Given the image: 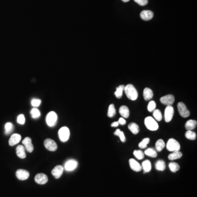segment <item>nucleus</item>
<instances>
[{"instance_id": "obj_1", "label": "nucleus", "mask_w": 197, "mask_h": 197, "mask_svg": "<svg viewBox=\"0 0 197 197\" xmlns=\"http://www.w3.org/2000/svg\"><path fill=\"white\" fill-rule=\"evenodd\" d=\"M125 93L126 94L127 97L130 100L134 101L137 99L138 97V93L134 85L129 84L126 85L124 88Z\"/></svg>"}, {"instance_id": "obj_2", "label": "nucleus", "mask_w": 197, "mask_h": 197, "mask_svg": "<svg viewBox=\"0 0 197 197\" xmlns=\"http://www.w3.org/2000/svg\"><path fill=\"white\" fill-rule=\"evenodd\" d=\"M145 124L147 129L151 131H156L159 128L158 124L152 117H147L145 119Z\"/></svg>"}, {"instance_id": "obj_3", "label": "nucleus", "mask_w": 197, "mask_h": 197, "mask_svg": "<svg viewBox=\"0 0 197 197\" xmlns=\"http://www.w3.org/2000/svg\"><path fill=\"white\" fill-rule=\"evenodd\" d=\"M167 148L169 151L170 152L179 151L180 150V145L179 142L174 138H170L167 142Z\"/></svg>"}, {"instance_id": "obj_4", "label": "nucleus", "mask_w": 197, "mask_h": 197, "mask_svg": "<svg viewBox=\"0 0 197 197\" xmlns=\"http://www.w3.org/2000/svg\"><path fill=\"white\" fill-rule=\"evenodd\" d=\"M58 134H59L60 140L62 142H65L68 141V138H70V130L68 127H62L59 129Z\"/></svg>"}, {"instance_id": "obj_5", "label": "nucleus", "mask_w": 197, "mask_h": 197, "mask_svg": "<svg viewBox=\"0 0 197 197\" xmlns=\"http://www.w3.org/2000/svg\"><path fill=\"white\" fill-rule=\"evenodd\" d=\"M58 120V116L56 113L54 111L49 112L46 117V123L49 127H52L56 126Z\"/></svg>"}, {"instance_id": "obj_6", "label": "nucleus", "mask_w": 197, "mask_h": 197, "mask_svg": "<svg viewBox=\"0 0 197 197\" xmlns=\"http://www.w3.org/2000/svg\"><path fill=\"white\" fill-rule=\"evenodd\" d=\"M174 113V109L171 105L167 106L165 108L164 112L165 121L167 123L170 122L173 117Z\"/></svg>"}, {"instance_id": "obj_7", "label": "nucleus", "mask_w": 197, "mask_h": 197, "mask_svg": "<svg viewBox=\"0 0 197 197\" xmlns=\"http://www.w3.org/2000/svg\"><path fill=\"white\" fill-rule=\"evenodd\" d=\"M177 109L179 112L180 115L183 118L188 117L190 115V112L186 107L185 103L180 102L177 104Z\"/></svg>"}, {"instance_id": "obj_8", "label": "nucleus", "mask_w": 197, "mask_h": 197, "mask_svg": "<svg viewBox=\"0 0 197 197\" xmlns=\"http://www.w3.org/2000/svg\"><path fill=\"white\" fill-rule=\"evenodd\" d=\"M44 145L47 150L50 151H55L57 150L58 148L56 142L50 138L46 139L44 141Z\"/></svg>"}, {"instance_id": "obj_9", "label": "nucleus", "mask_w": 197, "mask_h": 197, "mask_svg": "<svg viewBox=\"0 0 197 197\" xmlns=\"http://www.w3.org/2000/svg\"><path fill=\"white\" fill-rule=\"evenodd\" d=\"M160 101L163 104L166 105L167 106H169V105H171L172 104H173L174 101H175V98L173 95L169 94V95H165L164 97H161L160 99Z\"/></svg>"}, {"instance_id": "obj_10", "label": "nucleus", "mask_w": 197, "mask_h": 197, "mask_svg": "<svg viewBox=\"0 0 197 197\" xmlns=\"http://www.w3.org/2000/svg\"><path fill=\"white\" fill-rule=\"evenodd\" d=\"M78 163L75 159H70L65 164V169L68 171H71L76 169Z\"/></svg>"}, {"instance_id": "obj_11", "label": "nucleus", "mask_w": 197, "mask_h": 197, "mask_svg": "<svg viewBox=\"0 0 197 197\" xmlns=\"http://www.w3.org/2000/svg\"><path fill=\"white\" fill-rule=\"evenodd\" d=\"M48 177L46 174L43 173H40L37 174L35 177V181L36 183L39 185H44L48 182Z\"/></svg>"}, {"instance_id": "obj_12", "label": "nucleus", "mask_w": 197, "mask_h": 197, "mask_svg": "<svg viewBox=\"0 0 197 197\" xmlns=\"http://www.w3.org/2000/svg\"><path fill=\"white\" fill-rule=\"evenodd\" d=\"M22 143L24 146L25 149H26L27 152L31 153L33 151V146L31 142V139L30 138H25L24 139L23 141H22Z\"/></svg>"}, {"instance_id": "obj_13", "label": "nucleus", "mask_w": 197, "mask_h": 197, "mask_svg": "<svg viewBox=\"0 0 197 197\" xmlns=\"http://www.w3.org/2000/svg\"><path fill=\"white\" fill-rule=\"evenodd\" d=\"M29 173L24 169H19L16 172V176L18 179L23 181L27 179L29 177Z\"/></svg>"}, {"instance_id": "obj_14", "label": "nucleus", "mask_w": 197, "mask_h": 197, "mask_svg": "<svg viewBox=\"0 0 197 197\" xmlns=\"http://www.w3.org/2000/svg\"><path fill=\"white\" fill-rule=\"evenodd\" d=\"M64 171V168L62 165H57L52 171V174L56 179H59Z\"/></svg>"}, {"instance_id": "obj_15", "label": "nucleus", "mask_w": 197, "mask_h": 197, "mask_svg": "<svg viewBox=\"0 0 197 197\" xmlns=\"http://www.w3.org/2000/svg\"><path fill=\"white\" fill-rule=\"evenodd\" d=\"M153 13L151 11H143L140 13V17L142 20L148 21L151 20L153 17Z\"/></svg>"}, {"instance_id": "obj_16", "label": "nucleus", "mask_w": 197, "mask_h": 197, "mask_svg": "<svg viewBox=\"0 0 197 197\" xmlns=\"http://www.w3.org/2000/svg\"><path fill=\"white\" fill-rule=\"evenodd\" d=\"M130 167L132 170L136 172H139L142 170V167L138 162L136 161L135 159H130L129 160Z\"/></svg>"}, {"instance_id": "obj_17", "label": "nucleus", "mask_w": 197, "mask_h": 197, "mask_svg": "<svg viewBox=\"0 0 197 197\" xmlns=\"http://www.w3.org/2000/svg\"><path fill=\"white\" fill-rule=\"evenodd\" d=\"M21 136L20 134H13L9 140V144L11 146H13L18 144L21 140Z\"/></svg>"}, {"instance_id": "obj_18", "label": "nucleus", "mask_w": 197, "mask_h": 197, "mask_svg": "<svg viewBox=\"0 0 197 197\" xmlns=\"http://www.w3.org/2000/svg\"><path fill=\"white\" fill-rule=\"evenodd\" d=\"M17 155L21 159H24L26 157V153L25 152V147L23 145H19L16 148Z\"/></svg>"}, {"instance_id": "obj_19", "label": "nucleus", "mask_w": 197, "mask_h": 197, "mask_svg": "<svg viewBox=\"0 0 197 197\" xmlns=\"http://www.w3.org/2000/svg\"><path fill=\"white\" fill-rule=\"evenodd\" d=\"M119 114L123 117V118H128L129 116V110L127 106H121V107L119 108Z\"/></svg>"}, {"instance_id": "obj_20", "label": "nucleus", "mask_w": 197, "mask_h": 197, "mask_svg": "<svg viewBox=\"0 0 197 197\" xmlns=\"http://www.w3.org/2000/svg\"><path fill=\"white\" fill-rule=\"evenodd\" d=\"M197 122L195 120H188L185 124V128L187 130H192L197 127Z\"/></svg>"}, {"instance_id": "obj_21", "label": "nucleus", "mask_w": 197, "mask_h": 197, "mask_svg": "<svg viewBox=\"0 0 197 197\" xmlns=\"http://www.w3.org/2000/svg\"><path fill=\"white\" fill-rule=\"evenodd\" d=\"M153 96V91L148 88H146L144 90V97L146 101L150 100L152 99Z\"/></svg>"}, {"instance_id": "obj_22", "label": "nucleus", "mask_w": 197, "mask_h": 197, "mask_svg": "<svg viewBox=\"0 0 197 197\" xmlns=\"http://www.w3.org/2000/svg\"><path fill=\"white\" fill-rule=\"evenodd\" d=\"M183 156V153L180 151H176L173 152V153H170L168 156V159L170 160H174L176 159H180Z\"/></svg>"}, {"instance_id": "obj_23", "label": "nucleus", "mask_w": 197, "mask_h": 197, "mask_svg": "<svg viewBox=\"0 0 197 197\" xmlns=\"http://www.w3.org/2000/svg\"><path fill=\"white\" fill-rule=\"evenodd\" d=\"M142 168L144 171V173H148L152 169V166H151V163L149 160H146L144 162L142 163Z\"/></svg>"}, {"instance_id": "obj_24", "label": "nucleus", "mask_w": 197, "mask_h": 197, "mask_svg": "<svg viewBox=\"0 0 197 197\" xmlns=\"http://www.w3.org/2000/svg\"><path fill=\"white\" fill-rule=\"evenodd\" d=\"M128 129L134 134H137L139 132V127L135 123H131L128 126Z\"/></svg>"}, {"instance_id": "obj_25", "label": "nucleus", "mask_w": 197, "mask_h": 197, "mask_svg": "<svg viewBox=\"0 0 197 197\" xmlns=\"http://www.w3.org/2000/svg\"><path fill=\"white\" fill-rule=\"evenodd\" d=\"M155 168L157 170L164 171L166 168L165 163L162 160H159L156 162L155 164Z\"/></svg>"}, {"instance_id": "obj_26", "label": "nucleus", "mask_w": 197, "mask_h": 197, "mask_svg": "<svg viewBox=\"0 0 197 197\" xmlns=\"http://www.w3.org/2000/svg\"><path fill=\"white\" fill-rule=\"evenodd\" d=\"M125 86L124 85H119L116 88V91L115 92V95L116 97L118 99H120L122 97L123 93L124 91Z\"/></svg>"}, {"instance_id": "obj_27", "label": "nucleus", "mask_w": 197, "mask_h": 197, "mask_svg": "<svg viewBox=\"0 0 197 197\" xmlns=\"http://www.w3.org/2000/svg\"><path fill=\"white\" fill-rule=\"evenodd\" d=\"M165 146V144L164 141L162 139H159L158 141L156 142L155 144V147H156V150L158 152H160L163 150V149L164 148Z\"/></svg>"}, {"instance_id": "obj_28", "label": "nucleus", "mask_w": 197, "mask_h": 197, "mask_svg": "<svg viewBox=\"0 0 197 197\" xmlns=\"http://www.w3.org/2000/svg\"><path fill=\"white\" fill-rule=\"evenodd\" d=\"M144 154H146V156H149V157H152V158H156L157 156V152L156 150L152 148H149L146 150H145Z\"/></svg>"}, {"instance_id": "obj_29", "label": "nucleus", "mask_w": 197, "mask_h": 197, "mask_svg": "<svg viewBox=\"0 0 197 197\" xmlns=\"http://www.w3.org/2000/svg\"><path fill=\"white\" fill-rule=\"evenodd\" d=\"M185 137L188 140H194L196 139L197 138V134L194 132H192V130H187L185 133Z\"/></svg>"}, {"instance_id": "obj_30", "label": "nucleus", "mask_w": 197, "mask_h": 197, "mask_svg": "<svg viewBox=\"0 0 197 197\" xmlns=\"http://www.w3.org/2000/svg\"><path fill=\"white\" fill-rule=\"evenodd\" d=\"M169 167L170 170L173 173H176L177 171L179 170L180 165L179 164L175 162H171L169 164Z\"/></svg>"}, {"instance_id": "obj_31", "label": "nucleus", "mask_w": 197, "mask_h": 197, "mask_svg": "<svg viewBox=\"0 0 197 197\" xmlns=\"http://www.w3.org/2000/svg\"><path fill=\"white\" fill-rule=\"evenodd\" d=\"M5 134L6 135H9L13 132L14 129V126L13 124L10 122H8L5 124Z\"/></svg>"}, {"instance_id": "obj_32", "label": "nucleus", "mask_w": 197, "mask_h": 197, "mask_svg": "<svg viewBox=\"0 0 197 197\" xmlns=\"http://www.w3.org/2000/svg\"><path fill=\"white\" fill-rule=\"evenodd\" d=\"M116 113V111L115 109V106L113 104H111L109 106V110H108V113H107V116L110 118L113 117L115 116Z\"/></svg>"}, {"instance_id": "obj_33", "label": "nucleus", "mask_w": 197, "mask_h": 197, "mask_svg": "<svg viewBox=\"0 0 197 197\" xmlns=\"http://www.w3.org/2000/svg\"><path fill=\"white\" fill-rule=\"evenodd\" d=\"M153 115L154 118L157 121H160L162 119V113L158 109H155L153 111Z\"/></svg>"}, {"instance_id": "obj_34", "label": "nucleus", "mask_w": 197, "mask_h": 197, "mask_svg": "<svg viewBox=\"0 0 197 197\" xmlns=\"http://www.w3.org/2000/svg\"><path fill=\"white\" fill-rule=\"evenodd\" d=\"M114 135L116 136H118L122 142H124L126 141V137H125V135L124 134V132H122L121 130L119 129L116 130L114 132Z\"/></svg>"}, {"instance_id": "obj_35", "label": "nucleus", "mask_w": 197, "mask_h": 197, "mask_svg": "<svg viewBox=\"0 0 197 197\" xmlns=\"http://www.w3.org/2000/svg\"><path fill=\"white\" fill-rule=\"evenodd\" d=\"M133 154L135 156L137 159L139 160L144 159V153L141 150H135L133 152Z\"/></svg>"}, {"instance_id": "obj_36", "label": "nucleus", "mask_w": 197, "mask_h": 197, "mask_svg": "<svg viewBox=\"0 0 197 197\" xmlns=\"http://www.w3.org/2000/svg\"><path fill=\"white\" fill-rule=\"evenodd\" d=\"M150 141V140L149 138H144L142 141H141V142L139 143L138 147H140L141 149H144L147 147V145L148 144Z\"/></svg>"}, {"instance_id": "obj_37", "label": "nucleus", "mask_w": 197, "mask_h": 197, "mask_svg": "<svg viewBox=\"0 0 197 197\" xmlns=\"http://www.w3.org/2000/svg\"><path fill=\"white\" fill-rule=\"evenodd\" d=\"M30 113L32 116L33 118H37L39 117L41 115V113L40 112V111L38 110V109L36 108H33V109L31 110V111H30Z\"/></svg>"}, {"instance_id": "obj_38", "label": "nucleus", "mask_w": 197, "mask_h": 197, "mask_svg": "<svg viewBox=\"0 0 197 197\" xmlns=\"http://www.w3.org/2000/svg\"><path fill=\"white\" fill-rule=\"evenodd\" d=\"M156 103L154 101H151L147 106V109L149 112H153L156 109Z\"/></svg>"}, {"instance_id": "obj_39", "label": "nucleus", "mask_w": 197, "mask_h": 197, "mask_svg": "<svg viewBox=\"0 0 197 197\" xmlns=\"http://www.w3.org/2000/svg\"><path fill=\"white\" fill-rule=\"evenodd\" d=\"M41 103V100L40 99H33L31 101V105L32 106L35 107H37L40 105V104Z\"/></svg>"}, {"instance_id": "obj_40", "label": "nucleus", "mask_w": 197, "mask_h": 197, "mask_svg": "<svg viewBox=\"0 0 197 197\" xmlns=\"http://www.w3.org/2000/svg\"><path fill=\"white\" fill-rule=\"evenodd\" d=\"M17 122H18V123L20 124H24L25 123V118L23 114H21L18 116V118H17Z\"/></svg>"}, {"instance_id": "obj_41", "label": "nucleus", "mask_w": 197, "mask_h": 197, "mask_svg": "<svg viewBox=\"0 0 197 197\" xmlns=\"http://www.w3.org/2000/svg\"><path fill=\"white\" fill-rule=\"evenodd\" d=\"M140 6H145L148 3V0H134Z\"/></svg>"}, {"instance_id": "obj_42", "label": "nucleus", "mask_w": 197, "mask_h": 197, "mask_svg": "<svg viewBox=\"0 0 197 197\" xmlns=\"http://www.w3.org/2000/svg\"><path fill=\"white\" fill-rule=\"evenodd\" d=\"M118 122L119 124H121V125H124L126 124V121L123 117L120 118L118 121Z\"/></svg>"}, {"instance_id": "obj_43", "label": "nucleus", "mask_w": 197, "mask_h": 197, "mask_svg": "<svg viewBox=\"0 0 197 197\" xmlns=\"http://www.w3.org/2000/svg\"><path fill=\"white\" fill-rule=\"evenodd\" d=\"M118 125H119V123L118 122H114L113 123L111 124V126L112 127H117L118 126Z\"/></svg>"}, {"instance_id": "obj_44", "label": "nucleus", "mask_w": 197, "mask_h": 197, "mask_svg": "<svg viewBox=\"0 0 197 197\" xmlns=\"http://www.w3.org/2000/svg\"><path fill=\"white\" fill-rule=\"evenodd\" d=\"M122 1H123L124 2H127L128 1H129L130 0H122Z\"/></svg>"}]
</instances>
